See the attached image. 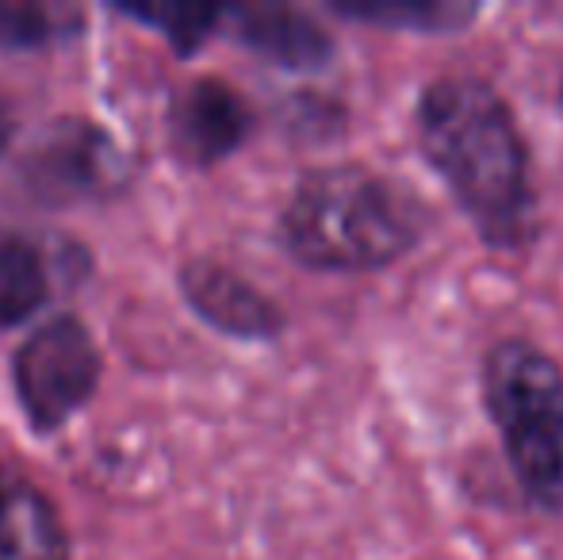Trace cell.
I'll return each instance as SVG.
<instances>
[{
  "label": "cell",
  "mask_w": 563,
  "mask_h": 560,
  "mask_svg": "<svg viewBox=\"0 0 563 560\" xmlns=\"http://www.w3.org/2000/svg\"><path fill=\"white\" fill-rule=\"evenodd\" d=\"M12 131H15L12 112H8V108L0 105V154H4V150H8V142H12Z\"/></svg>",
  "instance_id": "obj_14"
},
{
  "label": "cell",
  "mask_w": 563,
  "mask_h": 560,
  "mask_svg": "<svg viewBox=\"0 0 563 560\" xmlns=\"http://www.w3.org/2000/svg\"><path fill=\"white\" fill-rule=\"evenodd\" d=\"M253 131V112L234 85L196 77L169 105V142L180 162L216 165L234 154Z\"/></svg>",
  "instance_id": "obj_5"
},
{
  "label": "cell",
  "mask_w": 563,
  "mask_h": 560,
  "mask_svg": "<svg viewBox=\"0 0 563 560\" xmlns=\"http://www.w3.org/2000/svg\"><path fill=\"white\" fill-rule=\"evenodd\" d=\"M338 15H349V20L361 23H384V28H410V31H430V35H445V31H464L467 23L479 15L475 4H452V0H441V4H399V0H372V4H334Z\"/></svg>",
  "instance_id": "obj_10"
},
{
  "label": "cell",
  "mask_w": 563,
  "mask_h": 560,
  "mask_svg": "<svg viewBox=\"0 0 563 560\" xmlns=\"http://www.w3.org/2000/svg\"><path fill=\"white\" fill-rule=\"evenodd\" d=\"M58 31V12L43 4H8L0 0V46H38Z\"/></svg>",
  "instance_id": "obj_13"
},
{
  "label": "cell",
  "mask_w": 563,
  "mask_h": 560,
  "mask_svg": "<svg viewBox=\"0 0 563 560\" xmlns=\"http://www.w3.org/2000/svg\"><path fill=\"white\" fill-rule=\"evenodd\" d=\"M560 112H563V85H560Z\"/></svg>",
  "instance_id": "obj_15"
},
{
  "label": "cell",
  "mask_w": 563,
  "mask_h": 560,
  "mask_svg": "<svg viewBox=\"0 0 563 560\" xmlns=\"http://www.w3.org/2000/svg\"><path fill=\"white\" fill-rule=\"evenodd\" d=\"M100 381V350L74 315H54L15 350V392L35 430L74 419Z\"/></svg>",
  "instance_id": "obj_4"
},
{
  "label": "cell",
  "mask_w": 563,
  "mask_h": 560,
  "mask_svg": "<svg viewBox=\"0 0 563 560\" xmlns=\"http://www.w3.org/2000/svg\"><path fill=\"white\" fill-rule=\"evenodd\" d=\"M430 208L415 188L361 162L303 173L280 211L284 250L319 273H376L422 246Z\"/></svg>",
  "instance_id": "obj_2"
},
{
  "label": "cell",
  "mask_w": 563,
  "mask_h": 560,
  "mask_svg": "<svg viewBox=\"0 0 563 560\" xmlns=\"http://www.w3.org/2000/svg\"><path fill=\"white\" fill-rule=\"evenodd\" d=\"M234 20V35L253 54L284 69H322L330 66L338 43L322 23L288 4H250L227 12Z\"/></svg>",
  "instance_id": "obj_7"
},
{
  "label": "cell",
  "mask_w": 563,
  "mask_h": 560,
  "mask_svg": "<svg viewBox=\"0 0 563 560\" xmlns=\"http://www.w3.org/2000/svg\"><path fill=\"white\" fill-rule=\"evenodd\" d=\"M104 162H108V142L100 131L85 128H69L66 135L51 139L38 150V165L46 169V180H69V188H89L97 180H104Z\"/></svg>",
  "instance_id": "obj_11"
},
{
  "label": "cell",
  "mask_w": 563,
  "mask_h": 560,
  "mask_svg": "<svg viewBox=\"0 0 563 560\" xmlns=\"http://www.w3.org/2000/svg\"><path fill=\"white\" fill-rule=\"evenodd\" d=\"M483 407L521 492L563 510V365L529 338H503L483 358Z\"/></svg>",
  "instance_id": "obj_3"
},
{
  "label": "cell",
  "mask_w": 563,
  "mask_h": 560,
  "mask_svg": "<svg viewBox=\"0 0 563 560\" xmlns=\"http://www.w3.org/2000/svg\"><path fill=\"white\" fill-rule=\"evenodd\" d=\"M180 292L203 322H211L230 338L265 342L284 330V311L276 307V299H268L257 284L223 262H211V257L185 262L180 265Z\"/></svg>",
  "instance_id": "obj_6"
},
{
  "label": "cell",
  "mask_w": 563,
  "mask_h": 560,
  "mask_svg": "<svg viewBox=\"0 0 563 560\" xmlns=\"http://www.w3.org/2000/svg\"><path fill=\"white\" fill-rule=\"evenodd\" d=\"M126 15L157 28L180 54H192L216 35L219 20H223V8H196V4H165V8H123Z\"/></svg>",
  "instance_id": "obj_12"
},
{
  "label": "cell",
  "mask_w": 563,
  "mask_h": 560,
  "mask_svg": "<svg viewBox=\"0 0 563 560\" xmlns=\"http://www.w3.org/2000/svg\"><path fill=\"white\" fill-rule=\"evenodd\" d=\"M0 560H69L66 526L38 487L0 469Z\"/></svg>",
  "instance_id": "obj_8"
},
{
  "label": "cell",
  "mask_w": 563,
  "mask_h": 560,
  "mask_svg": "<svg viewBox=\"0 0 563 560\" xmlns=\"http://www.w3.org/2000/svg\"><path fill=\"white\" fill-rule=\"evenodd\" d=\"M418 146L452 200L490 250H526L537 239V185L518 116L490 81L445 74L415 112Z\"/></svg>",
  "instance_id": "obj_1"
},
{
  "label": "cell",
  "mask_w": 563,
  "mask_h": 560,
  "mask_svg": "<svg viewBox=\"0 0 563 560\" xmlns=\"http://www.w3.org/2000/svg\"><path fill=\"white\" fill-rule=\"evenodd\" d=\"M51 296V273L46 262L27 239L0 231V322L27 319L35 307Z\"/></svg>",
  "instance_id": "obj_9"
}]
</instances>
